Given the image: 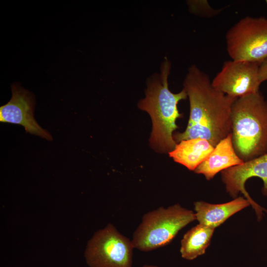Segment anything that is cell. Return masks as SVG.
I'll use <instances>...</instances> for the list:
<instances>
[{"mask_svg":"<svg viewBox=\"0 0 267 267\" xmlns=\"http://www.w3.org/2000/svg\"><path fill=\"white\" fill-rule=\"evenodd\" d=\"M183 89L189 101V118L185 130L174 134L175 141L201 138L215 147L231 133V108L237 98L215 89L208 75L195 65L188 68Z\"/></svg>","mask_w":267,"mask_h":267,"instance_id":"6da1fadb","label":"cell"},{"mask_svg":"<svg viewBox=\"0 0 267 267\" xmlns=\"http://www.w3.org/2000/svg\"><path fill=\"white\" fill-rule=\"evenodd\" d=\"M171 69V63L165 57L161 64L159 72L153 73L147 78L145 97L137 104L138 107L148 113L151 118L150 145L161 153H169L177 144L173 133L178 128L177 120L181 117L178 104L187 97L184 89L177 93L170 90L168 78Z\"/></svg>","mask_w":267,"mask_h":267,"instance_id":"7a4b0ae2","label":"cell"},{"mask_svg":"<svg viewBox=\"0 0 267 267\" xmlns=\"http://www.w3.org/2000/svg\"><path fill=\"white\" fill-rule=\"evenodd\" d=\"M232 143L244 162L267 153V99L260 91L237 98L231 113Z\"/></svg>","mask_w":267,"mask_h":267,"instance_id":"3957f363","label":"cell"},{"mask_svg":"<svg viewBox=\"0 0 267 267\" xmlns=\"http://www.w3.org/2000/svg\"><path fill=\"white\" fill-rule=\"evenodd\" d=\"M195 220L192 211L179 204L159 207L143 216L133 233L132 243L134 248L143 252L166 246L179 230Z\"/></svg>","mask_w":267,"mask_h":267,"instance_id":"277c9868","label":"cell"},{"mask_svg":"<svg viewBox=\"0 0 267 267\" xmlns=\"http://www.w3.org/2000/svg\"><path fill=\"white\" fill-rule=\"evenodd\" d=\"M225 41L232 60L260 64L267 58V19L242 18L226 32Z\"/></svg>","mask_w":267,"mask_h":267,"instance_id":"5b68a950","label":"cell"},{"mask_svg":"<svg viewBox=\"0 0 267 267\" xmlns=\"http://www.w3.org/2000/svg\"><path fill=\"white\" fill-rule=\"evenodd\" d=\"M134 249L132 240L109 223L89 241L85 258L89 267H132Z\"/></svg>","mask_w":267,"mask_h":267,"instance_id":"8992f818","label":"cell"},{"mask_svg":"<svg viewBox=\"0 0 267 267\" xmlns=\"http://www.w3.org/2000/svg\"><path fill=\"white\" fill-rule=\"evenodd\" d=\"M259 64L244 61H225L212 81L218 90L233 98L259 91Z\"/></svg>","mask_w":267,"mask_h":267,"instance_id":"52a82bcc","label":"cell"},{"mask_svg":"<svg viewBox=\"0 0 267 267\" xmlns=\"http://www.w3.org/2000/svg\"><path fill=\"white\" fill-rule=\"evenodd\" d=\"M221 175L226 192L234 199L239 193L242 194L255 210L258 221L261 220L263 211L267 213V210L253 200L246 191L245 185L248 179L259 178L264 183L262 193L267 196V153L225 170L222 172Z\"/></svg>","mask_w":267,"mask_h":267,"instance_id":"ba28073f","label":"cell"},{"mask_svg":"<svg viewBox=\"0 0 267 267\" xmlns=\"http://www.w3.org/2000/svg\"><path fill=\"white\" fill-rule=\"evenodd\" d=\"M11 89L10 100L0 107V122L21 125L27 133L51 141L50 134L42 128L35 119L36 102L34 94L18 83L12 84Z\"/></svg>","mask_w":267,"mask_h":267,"instance_id":"9c48e42d","label":"cell"},{"mask_svg":"<svg viewBox=\"0 0 267 267\" xmlns=\"http://www.w3.org/2000/svg\"><path fill=\"white\" fill-rule=\"evenodd\" d=\"M244 162L234 148L232 134L230 133L215 146L207 158L194 172L202 174L207 180H210L218 173Z\"/></svg>","mask_w":267,"mask_h":267,"instance_id":"30bf717a","label":"cell"},{"mask_svg":"<svg viewBox=\"0 0 267 267\" xmlns=\"http://www.w3.org/2000/svg\"><path fill=\"white\" fill-rule=\"evenodd\" d=\"M194 205L196 218L199 223L215 229L231 216L251 204L245 198L238 197L222 204L196 201Z\"/></svg>","mask_w":267,"mask_h":267,"instance_id":"8fae6325","label":"cell"},{"mask_svg":"<svg viewBox=\"0 0 267 267\" xmlns=\"http://www.w3.org/2000/svg\"><path fill=\"white\" fill-rule=\"evenodd\" d=\"M214 148L206 139L196 138L183 140L177 143L169 154L176 162L194 171L207 158Z\"/></svg>","mask_w":267,"mask_h":267,"instance_id":"7c38bea8","label":"cell"},{"mask_svg":"<svg viewBox=\"0 0 267 267\" xmlns=\"http://www.w3.org/2000/svg\"><path fill=\"white\" fill-rule=\"evenodd\" d=\"M215 228L199 223L188 230L181 241L182 258L193 260L204 254L210 245Z\"/></svg>","mask_w":267,"mask_h":267,"instance_id":"4fadbf2b","label":"cell"},{"mask_svg":"<svg viewBox=\"0 0 267 267\" xmlns=\"http://www.w3.org/2000/svg\"><path fill=\"white\" fill-rule=\"evenodd\" d=\"M187 4L191 13L205 18L214 17L222 10L212 8L206 0H188Z\"/></svg>","mask_w":267,"mask_h":267,"instance_id":"5bb4252c","label":"cell"},{"mask_svg":"<svg viewBox=\"0 0 267 267\" xmlns=\"http://www.w3.org/2000/svg\"><path fill=\"white\" fill-rule=\"evenodd\" d=\"M258 76L261 83L267 80V58L259 65Z\"/></svg>","mask_w":267,"mask_h":267,"instance_id":"9a60e30c","label":"cell"},{"mask_svg":"<svg viewBox=\"0 0 267 267\" xmlns=\"http://www.w3.org/2000/svg\"><path fill=\"white\" fill-rule=\"evenodd\" d=\"M141 267H160L154 266V265H145Z\"/></svg>","mask_w":267,"mask_h":267,"instance_id":"2e32d148","label":"cell"},{"mask_svg":"<svg viewBox=\"0 0 267 267\" xmlns=\"http://www.w3.org/2000/svg\"><path fill=\"white\" fill-rule=\"evenodd\" d=\"M266 3H267V0L266 1Z\"/></svg>","mask_w":267,"mask_h":267,"instance_id":"e0dca14e","label":"cell"}]
</instances>
